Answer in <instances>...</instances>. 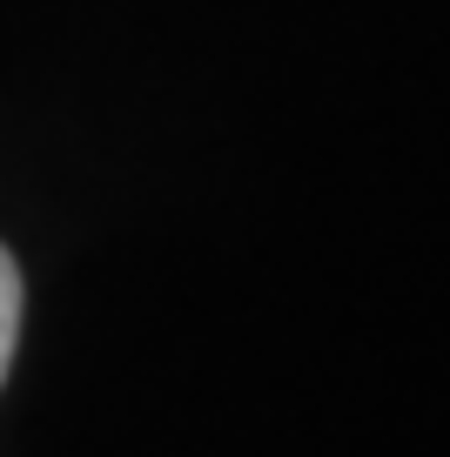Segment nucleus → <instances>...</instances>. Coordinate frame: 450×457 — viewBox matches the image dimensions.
Here are the masks:
<instances>
[{"instance_id":"f257e3e1","label":"nucleus","mask_w":450,"mask_h":457,"mask_svg":"<svg viewBox=\"0 0 450 457\" xmlns=\"http://www.w3.org/2000/svg\"><path fill=\"white\" fill-rule=\"evenodd\" d=\"M14 343H21V270H14V256L0 249V377L14 363Z\"/></svg>"}]
</instances>
